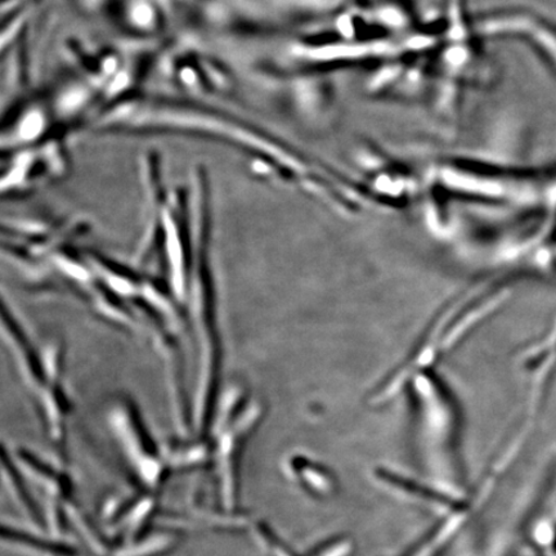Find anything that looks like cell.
<instances>
[{"instance_id": "cell-1", "label": "cell", "mask_w": 556, "mask_h": 556, "mask_svg": "<svg viewBox=\"0 0 556 556\" xmlns=\"http://www.w3.org/2000/svg\"><path fill=\"white\" fill-rule=\"evenodd\" d=\"M109 426L128 467L139 481L155 489L168 476L169 464L134 399L121 395L114 401Z\"/></svg>"}, {"instance_id": "cell-2", "label": "cell", "mask_w": 556, "mask_h": 556, "mask_svg": "<svg viewBox=\"0 0 556 556\" xmlns=\"http://www.w3.org/2000/svg\"><path fill=\"white\" fill-rule=\"evenodd\" d=\"M497 477V471H491L490 476L479 483L476 493L472 492L470 497L463 498L454 509L444 513L442 519L426 534V538L417 541L412 548H408V551L400 556L440 555L489 500L490 492L493 485L496 484Z\"/></svg>"}, {"instance_id": "cell-3", "label": "cell", "mask_w": 556, "mask_h": 556, "mask_svg": "<svg viewBox=\"0 0 556 556\" xmlns=\"http://www.w3.org/2000/svg\"><path fill=\"white\" fill-rule=\"evenodd\" d=\"M290 472L299 485L311 496L329 498L337 490L336 481L328 470L318 467L315 463L304 460L303 457L290 462Z\"/></svg>"}, {"instance_id": "cell-4", "label": "cell", "mask_w": 556, "mask_h": 556, "mask_svg": "<svg viewBox=\"0 0 556 556\" xmlns=\"http://www.w3.org/2000/svg\"><path fill=\"white\" fill-rule=\"evenodd\" d=\"M353 551L354 545L350 538H337L313 548L308 556H352Z\"/></svg>"}]
</instances>
